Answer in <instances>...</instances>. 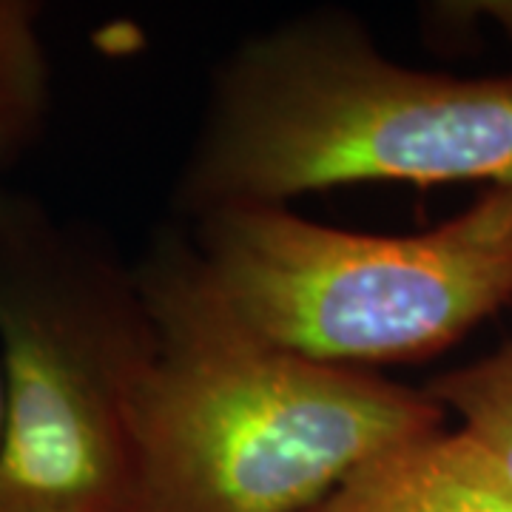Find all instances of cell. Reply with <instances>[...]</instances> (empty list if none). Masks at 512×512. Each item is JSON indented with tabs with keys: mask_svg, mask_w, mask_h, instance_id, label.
<instances>
[{
	"mask_svg": "<svg viewBox=\"0 0 512 512\" xmlns=\"http://www.w3.org/2000/svg\"><path fill=\"white\" fill-rule=\"evenodd\" d=\"M365 183L512 188V74L402 66L345 9L282 20L222 57L171 205L197 222Z\"/></svg>",
	"mask_w": 512,
	"mask_h": 512,
	"instance_id": "1",
	"label": "cell"
},
{
	"mask_svg": "<svg viewBox=\"0 0 512 512\" xmlns=\"http://www.w3.org/2000/svg\"><path fill=\"white\" fill-rule=\"evenodd\" d=\"M137 274L160 359L123 512H308L367 458L447 419L424 390L248 336L202 288L188 234L154 239Z\"/></svg>",
	"mask_w": 512,
	"mask_h": 512,
	"instance_id": "2",
	"label": "cell"
},
{
	"mask_svg": "<svg viewBox=\"0 0 512 512\" xmlns=\"http://www.w3.org/2000/svg\"><path fill=\"white\" fill-rule=\"evenodd\" d=\"M160 330L137 265L0 183L3 512H123Z\"/></svg>",
	"mask_w": 512,
	"mask_h": 512,
	"instance_id": "3",
	"label": "cell"
},
{
	"mask_svg": "<svg viewBox=\"0 0 512 512\" xmlns=\"http://www.w3.org/2000/svg\"><path fill=\"white\" fill-rule=\"evenodd\" d=\"M202 288L248 336L350 370L421 362L512 302V188L419 234H367L293 208L188 222Z\"/></svg>",
	"mask_w": 512,
	"mask_h": 512,
	"instance_id": "4",
	"label": "cell"
},
{
	"mask_svg": "<svg viewBox=\"0 0 512 512\" xmlns=\"http://www.w3.org/2000/svg\"><path fill=\"white\" fill-rule=\"evenodd\" d=\"M308 512H512V484L476 439L441 424L379 450Z\"/></svg>",
	"mask_w": 512,
	"mask_h": 512,
	"instance_id": "5",
	"label": "cell"
},
{
	"mask_svg": "<svg viewBox=\"0 0 512 512\" xmlns=\"http://www.w3.org/2000/svg\"><path fill=\"white\" fill-rule=\"evenodd\" d=\"M43 6L0 0V174L40 143L52 111V57Z\"/></svg>",
	"mask_w": 512,
	"mask_h": 512,
	"instance_id": "6",
	"label": "cell"
},
{
	"mask_svg": "<svg viewBox=\"0 0 512 512\" xmlns=\"http://www.w3.org/2000/svg\"><path fill=\"white\" fill-rule=\"evenodd\" d=\"M424 393L453 413L512 484V339L490 356L436 376Z\"/></svg>",
	"mask_w": 512,
	"mask_h": 512,
	"instance_id": "7",
	"label": "cell"
},
{
	"mask_svg": "<svg viewBox=\"0 0 512 512\" xmlns=\"http://www.w3.org/2000/svg\"><path fill=\"white\" fill-rule=\"evenodd\" d=\"M461 9H470L467 15H476L495 23L504 35L512 37V0H484V3H464Z\"/></svg>",
	"mask_w": 512,
	"mask_h": 512,
	"instance_id": "8",
	"label": "cell"
},
{
	"mask_svg": "<svg viewBox=\"0 0 512 512\" xmlns=\"http://www.w3.org/2000/svg\"><path fill=\"white\" fill-rule=\"evenodd\" d=\"M3 430H6V384H3V367H0V444H3Z\"/></svg>",
	"mask_w": 512,
	"mask_h": 512,
	"instance_id": "9",
	"label": "cell"
},
{
	"mask_svg": "<svg viewBox=\"0 0 512 512\" xmlns=\"http://www.w3.org/2000/svg\"><path fill=\"white\" fill-rule=\"evenodd\" d=\"M0 512H3V510H0Z\"/></svg>",
	"mask_w": 512,
	"mask_h": 512,
	"instance_id": "10",
	"label": "cell"
}]
</instances>
